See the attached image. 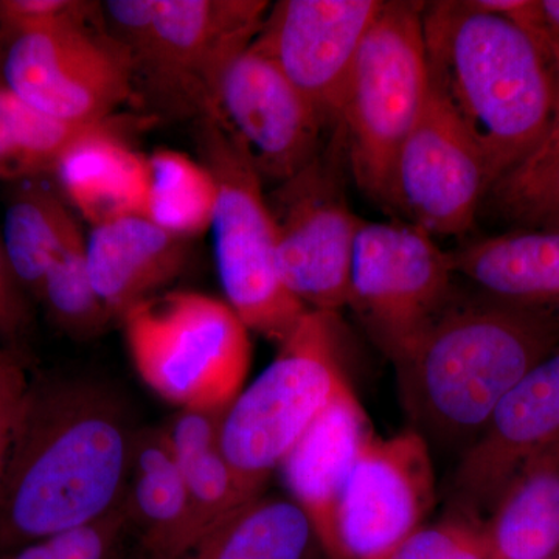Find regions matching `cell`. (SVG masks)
Listing matches in <instances>:
<instances>
[{
  "label": "cell",
  "mask_w": 559,
  "mask_h": 559,
  "mask_svg": "<svg viewBox=\"0 0 559 559\" xmlns=\"http://www.w3.org/2000/svg\"><path fill=\"white\" fill-rule=\"evenodd\" d=\"M139 429L106 382L28 381L0 480V557L119 509Z\"/></svg>",
  "instance_id": "6da1fadb"
},
{
  "label": "cell",
  "mask_w": 559,
  "mask_h": 559,
  "mask_svg": "<svg viewBox=\"0 0 559 559\" xmlns=\"http://www.w3.org/2000/svg\"><path fill=\"white\" fill-rule=\"evenodd\" d=\"M430 86L487 162L492 187L546 139L557 70L544 40L473 0L423 7Z\"/></svg>",
  "instance_id": "3957f363"
},
{
  "label": "cell",
  "mask_w": 559,
  "mask_h": 559,
  "mask_svg": "<svg viewBox=\"0 0 559 559\" xmlns=\"http://www.w3.org/2000/svg\"><path fill=\"white\" fill-rule=\"evenodd\" d=\"M371 436L369 417L348 384L280 465L286 495L310 516L326 554L342 491Z\"/></svg>",
  "instance_id": "ac0fdd59"
},
{
  "label": "cell",
  "mask_w": 559,
  "mask_h": 559,
  "mask_svg": "<svg viewBox=\"0 0 559 559\" xmlns=\"http://www.w3.org/2000/svg\"><path fill=\"white\" fill-rule=\"evenodd\" d=\"M310 516L288 495L261 492L171 559H323Z\"/></svg>",
  "instance_id": "7402d4cb"
},
{
  "label": "cell",
  "mask_w": 559,
  "mask_h": 559,
  "mask_svg": "<svg viewBox=\"0 0 559 559\" xmlns=\"http://www.w3.org/2000/svg\"><path fill=\"white\" fill-rule=\"evenodd\" d=\"M484 532L491 559H559V441L511 479Z\"/></svg>",
  "instance_id": "603a6c76"
},
{
  "label": "cell",
  "mask_w": 559,
  "mask_h": 559,
  "mask_svg": "<svg viewBox=\"0 0 559 559\" xmlns=\"http://www.w3.org/2000/svg\"><path fill=\"white\" fill-rule=\"evenodd\" d=\"M62 193L92 226L124 215H145L148 156L134 153L110 123L76 140L55 170Z\"/></svg>",
  "instance_id": "44dd1931"
},
{
  "label": "cell",
  "mask_w": 559,
  "mask_h": 559,
  "mask_svg": "<svg viewBox=\"0 0 559 559\" xmlns=\"http://www.w3.org/2000/svg\"><path fill=\"white\" fill-rule=\"evenodd\" d=\"M549 49L555 70H557V105H555L550 130L535 153L524 164L520 165L516 170L506 176V178L532 175V173L540 170V168L546 167L547 164H550L551 160L557 159L559 156V36L549 35Z\"/></svg>",
  "instance_id": "e575fe53"
},
{
  "label": "cell",
  "mask_w": 559,
  "mask_h": 559,
  "mask_svg": "<svg viewBox=\"0 0 559 559\" xmlns=\"http://www.w3.org/2000/svg\"><path fill=\"white\" fill-rule=\"evenodd\" d=\"M221 415L176 411L160 426L189 491L193 518L189 546L255 498L242 487L221 447Z\"/></svg>",
  "instance_id": "cb8c5ba5"
},
{
  "label": "cell",
  "mask_w": 559,
  "mask_h": 559,
  "mask_svg": "<svg viewBox=\"0 0 559 559\" xmlns=\"http://www.w3.org/2000/svg\"><path fill=\"white\" fill-rule=\"evenodd\" d=\"M559 441V349L500 401L452 474L450 513L484 522L511 479Z\"/></svg>",
  "instance_id": "2e32d148"
},
{
  "label": "cell",
  "mask_w": 559,
  "mask_h": 559,
  "mask_svg": "<svg viewBox=\"0 0 559 559\" xmlns=\"http://www.w3.org/2000/svg\"><path fill=\"white\" fill-rule=\"evenodd\" d=\"M450 252L406 221H364L355 252L347 308L392 362L454 296Z\"/></svg>",
  "instance_id": "9c48e42d"
},
{
  "label": "cell",
  "mask_w": 559,
  "mask_h": 559,
  "mask_svg": "<svg viewBox=\"0 0 559 559\" xmlns=\"http://www.w3.org/2000/svg\"><path fill=\"white\" fill-rule=\"evenodd\" d=\"M491 193L522 229L559 230V156L532 175L499 180Z\"/></svg>",
  "instance_id": "f546056e"
},
{
  "label": "cell",
  "mask_w": 559,
  "mask_h": 559,
  "mask_svg": "<svg viewBox=\"0 0 559 559\" xmlns=\"http://www.w3.org/2000/svg\"><path fill=\"white\" fill-rule=\"evenodd\" d=\"M36 299L43 304L51 323L73 340L100 336L114 320L92 285L86 238L81 227L73 231L47 271Z\"/></svg>",
  "instance_id": "83f0119b"
},
{
  "label": "cell",
  "mask_w": 559,
  "mask_h": 559,
  "mask_svg": "<svg viewBox=\"0 0 559 559\" xmlns=\"http://www.w3.org/2000/svg\"><path fill=\"white\" fill-rule=\"evenodd\" d=\"M559 349V312L455 289L428 329L392 360L409 429L462 455L489 415Z\"/></svg>",
  "instance_id": "7a4b0ae2"
},
{
  "label": "cell",
  "mask_w": 559,
  "mask_h": 559,
  "mask_svg": "<svg viewBox=\"0 0 559 559\" xmlns=\"http://www.w3.org/2000/svg\"><path fill=\"white\" fill-rule=\"evenodd\" d=\"M340 180L319 156L267 198L283 283L308 310L333 314L347 308L353 252L364 224L348 207Z\"/></svg>",
  "instance_id": "7c38bea8"
},
{
  "label": "cell",
  "mask_w": 559,
  "mask_h": 559,
  "mask_svg": "<svg viewBox=\"0 0 559 559\" xmlns=\"http://www.w3.org/2000/svg\"><path fill=\"white\" fill-rule=\"evenodd\" d=\"M0 72L3 86L22 102L80 127L106 123L135 94L130 58L105 25L61 24L14 33Z\"/></svg>",
  "instance_id": "30bf717a"
},
{
  "label": "cell",
  "mask_w": 559,
  "mask_h": 559,
  "mask_svg": "<svg viewBox=\"0 0 559 559\" xmlns=\"http://www.w3.org/2000/svg\"><path fill=\"white\" fill-rule=\"evenodd\" d=\"M264 0H109V38L130 58L134 91L171 116H216L224 70L255 40Z\"/></svg>",
  "instance_id": "277c9868"
},
{
  "label": "cell",
  "mask_w": 559,
  "mask_h": 559,
  "mask_svg": "<svg viewBox=\"0 0 559 559\" xmlns=\"http://www.w3.org/2000/svg\"><path fill=\"white\" fill-rule=\"evenodd\" d=\"M540 21L551 36H559V0L539 2Z\"/></svg>",
  "instance_id": "d590c367"
},
{
  "label": "cell",
  "mask_w": 559,
  "mask_h": 559,
  "mask_svg": "<svg viewBox=\"0 0 559 559\" xmlns=\"http://www.w3.org/2000/svg\"><path fill=\"white\" fill-rule=\"evenodd\" d=\"M323 559H331V558H330V557H325V558H323Z\"/></svg>",
  "instance_id": "74e56055"
},
{
  "label": "cell",
  "mask_w": 559,
  "mask_h": 559,
  "mask_svg": "<svg viewBox=\"0 0 559 559\" xmlns=\"http://www.w3.org/2000/svg\"><path fill=\"white\" fill-rule=\"evenodd\" d=\"M382 0H280L253 46L277 62L323 127L337 128L349 76Z\"/></svg>",
  "instance_id": "5bb4252c"
},
{
  "label": "cell",
  "mask_w": 559,
  "mask_h": 559,
  "mask_svg": "<svg viewBox=\"0 0 559 559\" xmlns=\"http://www.w3.org/2000/svg\"><path fill=\"white\" fill-rule=\"evenodd\" d=\"M146 216L179 237H197L210 229L216 204V186L201 162L176 151L148 156Z\"/></svg>",
  "instance_id": "4316f807"
},
{
  "label": "cell",
  "mask_w": 559,
  "mask_h": 559,
  "mask_svg": "<svg viewBox=\"0 0 559 559\" xmlns=\"http://www.w3.org/2000/svg\"><path fill=\"white\" fill-rule=\"evenodd\" d=\"M0 83H2V81H0Z\"/></svg>",
  "instance_id": "f35d334b"
},
{
  "label": "cell",
  "mask_w": 559,
  "mask_h": 559,
  "mask_svg": "<svg viewBox=\"0 0 559 559\" xmlns=\"http://www.w3.org/2000/svg\"><path fill=\"white\" fill-rule=\"evenodd\" d=\"M190 240L145 215H124L92 226L87 270L114 320L164 293L186 271Z\"/></svg>",
  "instance_id": "e0dca14e"
},
{
  "label": "cell",
  "mask_w": 559,
  "mask_h": 559,
  "mask_svg": "<svg viewBox=\"0 0 559 559\" xmlns=\"http://www.w3.org/2000/svg\"><path fill=\"white\" fill-rule=\"evenodd\" d=\"M102 3L84 0H0V32L102 21Z\"/></svg>",
  "instance_id": "1f68e13d"
},
{
  "label": "cell",
  "mask_w": 559,
  "mask_h": 559,
  "mask_svg": "<svg viewBox=\"0 0 559 559\" xmlns=\"http://www.w3.org/2000/svg\"><path fill=\"white\" fill-rule=\"evenodd\" d=\"M389 559H491L484 522L451 514L425 524L401 543Z\"/></svg>",
  "instance_id": "4dcf8cb0"
},
{
  "label": "cell",
  "mask_w": 559,
  "mask_h": 559,
  "mask_svg": "<svg viewBox=\"0 0 559 559\" xmlns=\"http://www.w3.org/2000/svg\"><path fill=\"white\" fill-rule=\"evenodd\" d=\"M433 452L415 430L371 436L337 503L331 559H389L437 502Z\"/></svg>",
  "instance_id": "8fae6325"
},
{
  "label": "cell",
  "mask_w": 559,
  "mask_h": 559,
  "mask_svg": "<svg viewBox=\"0 0 559 559\" xmlns=\"http://www.w3.org/2000/svg\"><path fill=\"white\" fill-rule=\"evenodd\" d=\"M423 7L384 2L360 46L336 128L359 189L388 210L396 154L432 94Z\"/></svg>",
  "instance_id": "ba28073f"
},
{
  "label": "cell",
  "mask_w": 559,
  "mask_h": 559,
  "mask_svg": "<svg viewBox=\"0 0 559 559\" xmlns=\"http://www.w3.org/2000/svg\"><path fill=\"white\" fill-rule=\"evenodd\" d=\"M194 134L200 162L216 186L210 229L226 301L250 331L280 345L310 310L280 274L277 229L263 180L218 117L197 119Z\"/></svg>",
  "instance_id": "52a82bcc"
},
{
  "label": "cell",
  "mask_w": 559,
  "mask_h": 559,
  "mask_svg": "<svg viewBox=\"0 0 559 559\" xmlns=\"http://www.w3.org/2000/svg\"><path fill=\"white\" fill-rule=\"evenodd\" d=\"M216 116L248 153L261 180L280 183L320 156L322 120L277 62L250 44L224 70Z\"/></svg>",
  "instance_id": "9a60e30c"
},
{
  "label": "cell",
  "mask_w": 559,
  "mask_h": 559,
  "mask_svg": "<svg viewBox=\"0 0 559 559\" xmlns=\"http://www.w3.org/2000/svg\"><path fill=\"white\" fill-rule=\"evenodd\" d=\"M102 124L80 127L51 119L0 83V180H33L55 173L66 151Z\"/></svg>",
  "instance_id": "484cf974"
},
{
  "label": "cell",
  "mask_w": 559,
  "mask_h": 559,
  "mask_svg": "<svg viewBox=\"0 0 559 559\" xmlns=\"http://www.w3.org/2000/svg\"><path fill=\"white\" fill-rule=\"evenodd\" d=\"M121 507L146 559H171L189 546V491L160 426L139 429Z\"/></svg>",
  "instance_id": "d6986e66"
},
{
  "label": "cell",
  "mask_w": 559,
  "mask_h": 559,
  "mask_svg": "<svg viewBox=\"0 0 559 559\" xmlns=\"http://www.w3.org/2000/svg\"><path fill=\"white\" fill-rule=\"evenodd\" d=\"M79 227L60 194L43 183H27L11 197L0 240L25 293L38 297L47 271Z\"/></svg>",
  "instance_id": "d4e9b609"
},
{
  "label": "cell",
  "mask_w": 559,
  "mask_h": 559,
  "mask_svg": "<svg viewBox=\"0 0 559 559\" xmlns=\"http://www.w3.org/2000/svg\"><path fill=\"white\" fill-rule=\"evenodd\" d=\"M454 274L498 299L559 312V230L520 229L450 252Z\"/></svg>",
  "instance_id": "ffe728a7"
},
{
  "label": "cell",
  "mask_w": 559,
  "mask_h": 559,
  "mask_svg": "<svg viewBox=\"0 0 559 559\" xmlns=\"http://www.w3.org/2000/svg\"><path fill=\"white\" fill-rule=\"evenodd\" d=\"M491 190L484 154L432 92L396 154L389 210L433 238L462 237Z\"/></svg>",
  "instance_id": "4fadbf2b"
},
{
  "label": "cell",
  "mask_w": 559,
  "mask_h": 559,
  "mask_svg": "<svg viewBox=\"0 0 559 559\" xmlns=\"http://www.w3.org/2000/svg\"><path fill=\"white\" fill-rule=\"evenodd\" d=\"M130 527L123 507L100 521L33 540L0 559H121Z\"/></svg>",
  "instance_id": "f1b7e54d"
},
{
  "label": "cell",
  "mask_w": 559,
  "mask_h": 559,
  "mask_svg": "<svg viewBox=\"0 0 559 559\" xmlns=\"http://www.w3.org/2000/svg\"><path fill=\"white\" fill-rule=\"evenodd\" d=\"M341 342L340 314L308 311L221 415V447L250 495L266 491L297 441L349 384Z\"/></svg>",
  "instance_id": "5b68a950"
},
{
  "label": "cell",
  "mask_w": 559,
  "mask_h": 559,
  "mask_svg": "<svg viewBox=\"0 0 559 559\" xmlns=\"http://www.w3.org/2000/svg\"><path fill=\"white\" fill-rule=\"evenodd\" d=\"M27 388L28 378L21 356L10 349L0 359V480L5 471L14 426Z\"/></svg>",
  "instance_id": "d6a6232c"
},
{
  "label": "cell",
  "mask_w": 559,
  "mask_h": 559,
  "mask_svg": "<svg viewBox=\"0 0 559 559\" xmlns=\"http://www.w3.org/2000/svg\"><path fill=\"white\" fill-rule=\"evenodd\" d=\"M119 320L140 380L176 409L224 414L245 389L250 330L226 300L160 293Z\"/></svg>",
  "instance_id": "8992f818"
},
{
  "label": "cell",
  "mask_w": 559,
  "mask_h": 559,
  "mask_svg": "<svg viewBox=\"0 0 559 559\" xmlns=\"http://www.w3.org/2000/svg\"><path fill=\"white\" fill-rule=\"evenodd\" d=\"M27 293L11 271L2 240H0V341H17L31 323Z\"/></svg>",
  "instance_id": "836d02e7"
},
{
  "label": "cell",
  "mask_w": 559,
  "mask_h": 559,
  "mask_svg": "<svg viewBox=\"0 0 559 559\" xmlns=\"http://www.w3.org/2000/svg\"><path fill=\"white\" fill-rule=\"evenodd\" d=\"M10 349H13V348H10V347H0V359L3 358V356L7 355V353L10 352Z\"/></svg>",
  "instance_id": "8d00e7d4"
}]
</instances>
